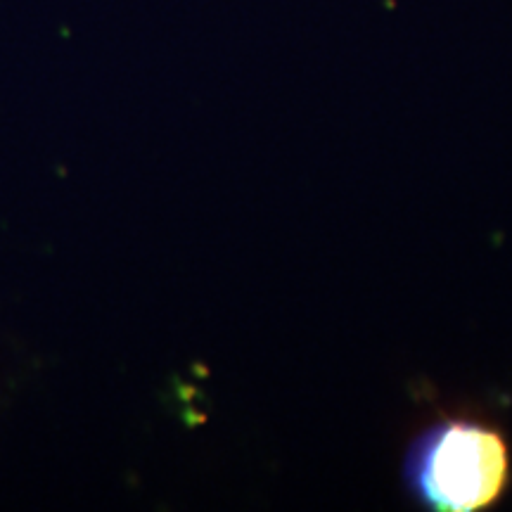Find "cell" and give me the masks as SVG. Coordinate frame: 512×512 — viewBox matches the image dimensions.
<instances>
[{"label":"cell","mask_w":512,"mask_h":512,"mask_svg":"<svg viewBox=\"0 0 512 512\" xmlns=\"http://www.w3.org/2000/svg\"><path fill=\"white\" fill-rule=\"evenodd\" d=\"M510 482V451L496 427L441 418L422 430L403 458V484L422 508L477 512L494 505Z\"/></svg>","instance_id":"1"}]
</instances>
